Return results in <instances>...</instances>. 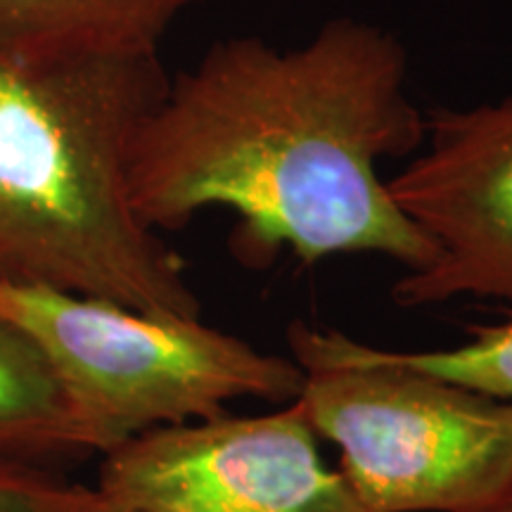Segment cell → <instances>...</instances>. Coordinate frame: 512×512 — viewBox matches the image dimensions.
Masks as SVG:
<instances>
[{
    "label": "cell",
    "instance_id": "obj_7",
    "mask_svg": "<svg viewBox=\"0 0 512 512\" xmlns=\"http://www.w3.org/2000/svg\"><path fill=\"white\" fill-rule=\"evenodd\" d=\"M195 0H0V53L24 64L159 57Z\"/></svg>",
    "mask_w": 512,
    "mask_h": 512
},
{
    "label": "cell",
    "instance_id": "obj_4",
    "mask_svg": "<svg viewBox=\"0 0 512 512\" xmlns=\"http://www.w3.org/2000/svg\"><path fill=\"white\" fill-rule=\"evenodd\" d=\"M0 313L53 363L100 456L155 427L216 418L242 396L292 403L302 394L297 363L200 318L15 285H0Z\"/></svg>",
    "mask_w": 512,
    "mask_h": 512
},
{
    "label": "cell",
    "instance_id": "obj_8",
    "mask_svg": "<svg viewBox=\"0 0 512 512\" xmlns=\"http://www.w3.org/2000/svg\"><path fill=\"white\" fill-rule=\"evenodd\" d=\"M98 453L53 363L27 330L0 313V460L53 467Z\"/></svg>",
    "mask_w": 512,
    "mask_h": 512
},
{
    "label": "cell",
    "instance_id": "obj_12",
    "mask_svg": "<svg viewBox=\"0 0 512 512\" xmlns=\"http://www.w3.org/2000/svg\"><path fill=\"white\" fill-rule=\"evenodd\" d=\"M98 494H100V491H98ZM102 496V494H100ZM93 512H119L117 508H114V505H110V503H107L105 501V498H102V501H100V505H98V508H95Z\"/></svg>",
    "mask_w": 512,
    "mask_h": 512
},
{
    "label": "cell",
    "instance_id": "obj_2",
    "mask_svg": "<svg viewBox=\"0 0 512 512\" xmlns=\"http://www.w3.org/2000/svg\"><path fill=\"white\" fill-rule=\"evenodd\" d=\"M159 57L24 64L0 53V285L48 287L200 318L185 261L128 195Z\"/></svg>",
    "mask_w": 512,
    "mask_h": 512
},
{
    "label": "cell",
    "instance_id": "obj_3",
    "mask_svg": "<svg viewBox=\"0 0 512 512\" xmlns=\"http://www.w3.org/2000/svg\"><path fill=\"white\" fill-rule=\"evenodd\" d=\"M299 403L342 451L363 512H482L512 496V403L396 361L339 330L294 320Z\"/></svg>",
    "mask_w": 512,
    "mask_h": 512
},
{
    "label": "cell",
    "instance_id": "obj_1",
    "mask_svg": "<svg viewBox=\"0 0 512 512\" xmlns=\"http://www.w3.org/2000/svg\"><path fill=\"white\" fill-rule=\"evenodd\" d=\"M425 131L411 57L382 24L339 15L290 48L228 36L166 81L133 143L128 195L152 230L233 211L235 252L252 264L290 249L304 266L380 254L418 271L434 245L380 164L418 152Z\"/></svg>",
    "mask_w": 512,
    "mask_h": 512
},
{
    "label": "cell",
    "instance_id": "obj_10",
    "mask_svg": "<svg viewBox=\"0 0 512 512\" xmlns=\"http://www.w3.org/2000/svg\"><path fill=\"white\" fill-rule=\"evenodd\" d=\"M98 489L69 484L53 467L0 460V512H93Z\"/></svg>",
    "mask_w": 512,
    "mask_h": 512
},
{
    "label": "cell",
    "instance_id": "obj_9",
    "mask_svg": "<svg viewBox=\"0 0 512 512\" xmlns=\"http://www.w3.org/2000/svg\"><path fill=\"white\" fill-rule=\"evenodd\" d=\"M403 366L422 370L470 392L512 403V313L489 328H475L465 344L437 351H392Z\"/></svg>",
    "mask_w": 512,
    "mask_h": 512
},
{
    "label": "cell",
    "instance_id": "obj_6",
    "mask_svg": "<svg viewBox=\"0 0 512 512\" xmlns=\"http://www.w3.org/2000/svg\"><path fill=\"white\" fill-rule=\"evenodd\" d=\"M387 188L434 245L430 264L396 280V304H512V95L427 112L420 150Z\"/></svg>",
    "mask_w": 512,
    "mask_h": 512
},
{
    "label": "cell",
    "instance_id": "obj_11",
    "mask_svg": "<svg viewBox=\"0 0 512 512\" xmlns=\"http://www.w3.org/2000/svg\"><path fill=\"white\" fill-rule=\"evenodd\" d=\"M482 512H512V496L505 498V501L491 505V508H486Z\"/></svg>",
    "mask_w": 512,
    "mask_h": 512
},
{
    "label": "cell",
    "instance_id": "obj_5",
    "mask_svg": "<svg viewBox=\"0 0 512 512\" xmlns=\"http://www.w3.org/2000/svg\"><path fill=\"white\" fill-rule=\"evenodd\" d=\"M316 437L297 399L155 427L102 456L95 489L119 512H363Z\"/></svg>",
    "mask_w": 512,
    "mask_h": 512
}]
</instances>
